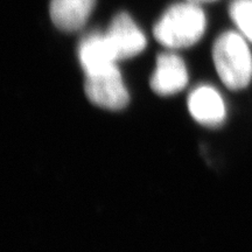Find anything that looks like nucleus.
Here are the masks:
<instances>
[{"instance_id":"nucleus-6","label":"nucleus","mask_w":252,"mask_h":252,"mask_svg":"<svg viewBox=\"0 0 252 252\" xmlns=\"http://www.w3.org/2000/svg\"><path fill=\"white\" fill-rule=\"evenodd\" d=\"M188 83V70L184 60L173 53H163L157 59L151 78V88L161 96L180 93Z\"/></svg>"},{"instance_id":"nucleus-10","label":"nucleus","mask_w":252,"mask_h":252,"mask_svg":"<svg viewBox=\"0 0 252 252\" xmlns=\"http://www.w3.org/2000/svg\"><path fill=\"white\" fill-rule=\"evenodd\" d=\"M188 1L195 2V4H203V2H212V1H216V0H188Z\"/></svg>"},{"instance_id":"nucleus-8","label":"nucleus","mask_w":252,"mask_h":252,"mask_svg":"<svg viewBox=\"0 0 252 252\" xmlns=\"http://www.w3.org/2000/svg\"><path fill=\"white\" fill-rule=\"evenodd\" d=\"M96 0H50L49 13L59 30L75 32L86 25Z\"/></svg>"},{"instance_id":"nucleus-1","label":"nucleus","mask_w":252,"mask_h":252,"mask_svg":"<svg viewBox=\"0 0 252 252\" xmlns=\"http://www.w3.org/2000/svg\"><path fill=\"white\" fill-rule=\"evenodd\" d=\"M206 27V14L200 5L186 0L166 9L153 33L158 42L167 48H187L201 40Z\"/></svg>"},{"instance_id":"nucleus-9","label":"nucleus","mask_w":252,"mask_h":252,"mask_svg":"<svg viewBox=\"0 0 252 252\" xmlns=\"http://www.w3.org/2000/svg\"><path fill=\"white\" fill-rule=\"evenodd\" d=\"M229 13L242 34L252 41V0H234Z\"/></svg>"},{"instance_id":"nucleus-2","label":"nucleus","mask_w":252,"mask_h":252,"mask_svg":"<svg viewBox=\"0 0 252 252\" xmlns=\"http://www.w3.org/2000/svg\"><path fill=\"white\" fill-rule=\"evenodd\" d=\"M213 60L220 81L231 90L248 87L252 77V55L247 41L236 32H225L213 47Z\"/></svg>"},{"instance_id":"nucleus-7","label":"nucleus","mask_w":252,"mask_h":252,"mask_svg":"<svg viewBox=\"0 0 252 252\" xmlns=\"http://www.w3.org/2000/svg\"><path fill=\"white\" fill-rule=\"evenodd\" d=\"M188 109L193 118L208 127H217L225 121L224 100L215 88L201 86L188 97Z\"/></svg>"},{"instance_id":"nucleus-3","label":"nucleus","mask_w":252,"mask_h":252,"mask_svg":"<svg viewBox=\"0 0 252 252\" xmlns=\"http://www.w3.org/2000/svg\"><path fill=\"white\" fill-rule=\"evenodd\" d=\"M86 93L94 105L108 110H121L128 104L130 97L117 65L98 74L88 75Z\"/></svg>"},{"instance_id":"nucleus-4","label":"nucleus","mask_w":252,"mask_h":252,"mask_svg":"<svg viewBox=\"0 0 252 252\" xmlns=\"http://www.w3.org/2000/svg\"><path fill=\"white\" fill-rule=\"evenodd\" d=\"M106 35L118 61L134 58L146 47V36L127 13H119L113 18Z\"/></svg>"},{"instance_id":"nucleus-5","label":"nucleus","mask_w":252,"mask_h":252,"mask_svg":"<svg viewBox=\"0 0 252 252\" xmlns=\"http://www.w3.org/2000/svg\"><path fill=\"white\" fill-rule=\"evenodd\" d=\"M78 59L86 76L98 74L117 65L118 59L106 33L94 32L87 35L78 46Z\"/></svg>"}]
</instances>
